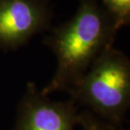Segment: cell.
<instances>
[{"label": "cell", "mask_w": 130, "mask_h": 130, "mask_svg": "<svg viewBox=\"0 0 130 130\" xmlns=\"http://www.w3.org/2000/svg\"><path fill=\"white\" fill-rule=\"evenodd\" d=\"M69 94L77 104L120 127L130 108V59L113 46L107 48Z\"/></svg>", "instance_id": "7a4b0ae2"}, {"label": "cell", "mask_w": 130, "mask_h": 130, "mask_svg": "<svg viewBox=\"0 0 130 130\" xmlns=\"http://www.w3.org/2000/svg\"><path fill=\"white\" fill-rule=\"evenodd\" d=\"M101 5L117 30L130 24V0H101Z\"/></svg>", "instance_id": "5b68a950"}, {"label": "cell", "mask_w": 130, "mask_h": 130, "mask_svg": "<svg viewBox=\"0 0 130 130\" xmlns=\"http://www.w3.org/2000/svg\"><path fill=\"white\" fill-rule=\"evenodd\" d=\"M117 30L98 0H79L76 13L54 28L43 44L56 59V68L45 94L70 93L103 51L113 46Z\"/></svg>", "instance_id": "6da1fadb"}, {"label": "cell", "mask_w": 130, "mask_h": 130, "mask_svg": "<svg viewBox=\"0 0 130 130\" xmlns=\"http://www.w3.org/2000/svg\"><path fill=\"white\" fill-rule=\"evenodd\" d=\"M48 0H0V48L17 49L50 28Z\"/></svg>", "instance_id": "277c9868"}, {"label": "cell", "mask_w": 130, "mask_h": 130, "mask_svg": "<svg viewBox=\"0 0 130 130\" xmlns=\"http://www.w3.org/2000/svg\"><path fill=\"white\" fill-rule=\"evenodd\" d=\"M78 124L83 130H123L103 121L88 110L79 113Z\"/></svg>", "instance_id": "8992f818"}, {"label": "cell", "mask_w": 130, "mask_h": 130, "mask_svg": "<svg viewBox=\"0 0 130 130\" xmlns=\"http://www.w3.org/2000/svg\"><path fill=\"white\" fill-rule=\"evenodd\" d=\"M78 122L74 100L52 101L42 89L29 82L19 103L14 130H74Z\"/></svg>", "instance_id": "3957f363"}]
</instances>
